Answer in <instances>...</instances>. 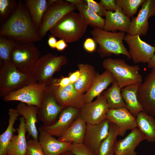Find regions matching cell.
<instances>
[{"mask_svg": "<svg viewBox=\"0 0 155 155\" xmlns=\"http://www.w3.org/2000/svg\"><path fill=\"white\" fill-rule=\"evenodd\" d=\"M0 35L21 43L34 42L41 39L28 9L20 1L1 26Z\"/></svg>", "mask_w": 155, "mask_h": 155, "instance_id": "6da1fadb", "label": "cell"}, {"mask_svg": "<svg viewBox=\"0 0 155 155\" xmlns=\"http://www.w3.org/2000/svg\"><path fill=\"white\" fill-rule=\"evenodd\" d=\"M88 26L79 13L73 11L64 16L49 31L60 39L71 43L78 41L84 35Z\"/></svg>", "mask_w": 155, "mask_h": 155, "instance_id": "7a4b0ae2", "label": "cell"}, {"mask_svg": "<svg viewBox=\"0 0 155 155\" xmlns=\"http://www.w3.org/2000/svg\"><path fill=\"white\" fill-rule=\"evenodd\" d=\"M102 65L106 70L112 74L121 89L130 85L141 84L143 81L138 65H129L123 59H106L103 61Z\"/></svg>", "mask_w": 155, "mask_h": 155, "instance_id": "3957f363", "label": "cell"}, {"mask_svg": "<svg viewBox=\"0 0 155 155\" xmlns=\"http://www.w3.org/2000/svg\"><path fill=\"white\" fill-rule=\"evenodd\" d=\"M91 34L96 43L99 45L98 51L104 56L123 55L129 59L131 57L129 52L124 46L123 40L125 32H108L104 29L94 27Z\"/></svg>", "mask_w": 155, "mask_h": 155, "instance_id": "277c9868", "label": "cell"}, {"mask_svg": "<svg viewBox=\"0 0 155 155\" xmlns=\"http://www.w3.org/2000/svg\"><path fill=\"white\" fill-rule=\"evenodd\" d=\"M36 82L31 75L19 71L9 61L1 63L0 96L3 97L9 92Z\"/></svg>", "mask_w": 155, "mask_h": 155, "instance_id": "5b68a950", "label": "cell"}, {"mask_svg": "<svg viewBox=\"0 0 155 155\" xmlns=\"http://www.w3.org/2000/svg\"><path fill=\"white\" fill-rule=\"evenodd\" d=\"M40 57V51L34 42H18L12 52L9 61L22 73L31 75Z\"/></svg>", "mask_w": 155, "mask_h": 155, "instance_id": "8992f818", "label": "cell"}, {"mask_svg": "<svg viewBox=\"0 0 155 155\" xmlns=\"http://www.w3.org/2000/svg\"><path fill=\"white\" fill-rule=\"evenodd\" d=\"M67 61V58L63 55H44L39 59L31 75L36 82L47 86L52 83L54 73L66 64Z\"/></svg>", "mask_w": 155, "mask_h": 155, "instance_id": "52a82bcc", "label": "cell"}, {"mask_svg": "<svg viewBox=\"0 0 155 155\" xmlns=\"http://www.w3.org/2000/svg\"><path fill=\"white\" fill-rule=\"evenodd\" d=\"M47 88V86L35 82L9 93L3 98L5 102L18 101L38 108L41 104Z\"/></svg>", "mask_w": 155, "mask_h": 155, "instance_id": "ba28073f", "label": "cell"}, {"mask_svg": "<svg viewBox=\"0 0 155 155\" xmlns=\"http://www.w3.org/2000/svg\"><path fill=\"white\" fill-rule=\"evenodd\" d=\"M76 9L75 5L67 1L55 0L48 7L38 29L40 37H44L47 32L64 16Z\"/></svg>", "mask_w": 155, "mask_h": 155, "instance_id": "9c48e42d", "label": "cell"}, {"mask_svg": "<svg viewBox=\"0 0 155 155\" xmlns=\"http://www.w3.org/2000/svg\"><path fill=\"white\" fill-rule=\"evenodd\" d=\"M140 36L127 34L124 40L128 45L131 59L134 63H148L154 55V47L143 41Z\"/></svg>", "mask_w": 155, "mask_h": 155, "instance_id": "30bf717a", "label": "cell"}, {"mask_svg": "<svg viewBox=\"0 0 155 155\" xmlns=\"http://www.w3.org/2000/svg\"><path fill=\"white\" fill-rule=\"evenodd\" d=\"M109 109L106 100L101 94L94 102L84 103L80 115L86 124L96 125L106 119Z\"/></svg>", "mask_w": 155, "mask_h": 155, "instance_id": "8fae6325", "label": "cell"}, {"mask_svg": "<svg viewBox=\"0 0 155 155\" xmlns=\"http://www.w3.org/2000/svg\"><path fill=\"white\" fill-rule=\"evenodd\" d=\"M64 108L57 103L51 86L48 85L41 104L38 108V119L44 125H51L55 122Z\"/></svg>", "mask_w": 155, "mask_h": 155, "instance_id": "7c38bea8", "label": "cell"}, {"mask_svg": "<svg viewBox=\"0 0 155 155\" xmlns=\"http://www.w3.org/2000/svg\"><path fill=\"white\" fill-rule=\"evenodd\" d=\"M141 6L137 16L132 18L127 34L140 36H145L147 34L148 20L155 15V0H144Z\"/></svg>", "mask_w": 155, "mask_h": 155, "instance_id": "4fadbf2b", "label": "cell"}, {"mask_svg": "<svg viewBox=\"0 0 155 155\" xmlns=\"http://www.w3.org/2000/svg\"><path fill=\"white\" fill-rule=\"evenodd\" d=\"M138 96L144 111L153 116H155V69H152L140 85Z\"/></svg>", "mask_w": 155, "mask_h": 155, "instance_id": "5bb4252c", "label": "cell"}, {"mask_svg": "<svg viewBox=\"0 0 155 155\" xmlns=\"http://www.w3.org/2000/svg\"><path fill=\"white\" fill-rule=\"evenodd\" d=\"M79 113L78 109L71 107L64 108L54 123L49 125H43L40 127L53 136L60 137L77 119Z\"/></svg>", "mask_w": 155, "mask_h": 155, "instance_id": "9a60e30c", "label": "cell"}, {"mask_svg": "<svg viewBox=\"0 0 155 155\" xmlns=\"http://www.w3.org/2000/svg\"><path fill=\"white\" fill-rule=\"evenodd\" d=\"M57 102L64 108L71 107L81 109L84 104V95L75 89L74 84L70 83L66 86L59 88L50 84Z\"/></svg>", "mask_w": 155, "mask_h": 155, "instance_id": "2e32d148", "label": "cell"}, {"mask_svg": "<svg viewBox=\"0 0 155 155\" xmlns=\"http://www.w3.org/2000/svg\"><path fill=\"white\" fill-rule=\"evenodd\" d=\"M110 123L109 121L106 119L98 124H87L83 144L96 155H98L101 143L108 134Z\"/></svg>", "mask_w": 155, "mask_h": 155, "instance_id": "e0dca14e", "label": "cell"}, {"mask_svg": "<svg viewBox=\"0 0 155 155\" xmlns=\"http://www.w3.org/2000/svg\"><path fill=\"white\" fill-rule=\"evenodd\" d=\"M106 119L119 127L120 130L119 136H123L127 130L137 127L135 117L125 107L109 109Z\"/></svg>", "mask_w": 155, "mask_h": 155, "instance_id": "ac0fdd59", "label": "cell"}, {"mask_svg": "<svg viewBox=\"0 0 155 155\" xmlns=\"http://www.w3.org/2000/svg\"><path fill=\"white\" fill-rule=\"evenodd\" d=\"M147 140L146 137L137 128L124 138L117 141L114 146L115 155H136V148L142 141Z\"/></svg>", "mask_w": 155, "mask_h": 155, "instance_id": "d6986e66", "label": "cell"}, {"mask_svg": "<svg viewBox=\"0 0 155 155\" xmlns=\"http://www.w3.org/2000/svg\"><path fill=\"white\" fill-rule=\"evenodd\" d=\"M38 141L45 155H60L70 150L71 142H65L57 139L40 127Z\"/></svg>", "mask_w": 155, "mask_h": 155, "instance_id": "ffe728a7", "label": "cell"}, {"mask_svg": "<svg viewBox=\"0 0 155 155\" xmlns=\"http://www.w3.org/2000/svg\"><path fill=\"white\" fill-rule=\"evenodd\" d=\"M105 17L104 30L112 32L119 30L125 33L128 31L131 20L125 15L120 7L117 6L114 12L107 11Z\"/></svg>", "mask_w": 155, "mask_h": 155, "instance_id": "44dd1931", "label": "cell"}, {"mask_svg": "<svg viewBox=\"0 0 155 155\" xmlns=\"http://www.w3.org/2000/svg\"><path fill=\"white\" fill-rule=\"evenodd\" d=\"M16 109L20 115L24 119L28 135L32 138L38 140V132L36 126L38 119V108L34 105L20 102L17 105Z\"/></svg>", "mask_w": 155, "mask_h": 155, "instance_id": "7402d4cb", "label": "cell"}, {"mask_svg": "<svg viewBox=\"0 0 155 155\" xmlns=\"http://www.w3.org/2000/svg\"><path fill=\"white\" fill-rule=\"evenodd\" d=\"M18 128L16 129L18 134L14 135L7 148L8 155H26L27 142L26 138V131L25 121L22 116L19 118Z\"/></svg>", "mask_w": 155, "mask_h": 155, "instance_id": "603a6c76", "label": "cell"}, {"mask_svg": "<svg viewBox=\"0 0 155 155\" xmlns=\"http://www.w3.org/2000/svg\"><path fill=\"white\" fill-rule=\"evenodd\" d=\"M115 81L113 75L108 71L97 75L91 87L84 95V103L92 102L94 98L100 95L110 84Z\"/></svg>", "mask_w": 155, "mask_h": 155, "instance_id": "cb8c5ba5", "label": "cell"}, {"mask_svg": "<svg viewBox=\"0 0 155 155\" xmlns=\"http://www.w3.org/2000/svg\"><path fill=\"white\" fill-rule=\"evenodd\" d=\"M87 124L80 115L65 133L58 139L63 142L74 143H83Z\"/></svg>", "mask_w": 155, "mask_h": 155, "instance_id": "d4e9b609", "label": "cell"}, {"mask_svg": "<svg viewBox=\"0 0 155 155\" xmlns=\"http://www.w3.org/2000/svg\"><path fill=\"white\" fill-rule=\"evenodd\" d=\"M141 84L130 85L121 89V95L126 107L135 117L139 113L144 111L138 96V88Z\"/></svg>", "mask_w": 155, "mask_h": 155, "instance_id": "484cf974", "label": "cell"}, {"mask_svg": "<svg viewBox=\"0 0 155 155\" xmlns=\"http://www.w3.org/2000/svg\"><path fill=\"white\" fill-rule=\"evenodd\" d=\"M55 0H26L25 5L37 30L42 22L44 14L49 5Z\"/></svg>", "mask_w": 155, "mask_h": 155, "instance_id": "4316f807", "label": "cell"}, {"mask_svg": "<svg viewBox=\"0 0 155 155\" xmlns=\"http://www.w3.org/2000/svg\"><path fill=\"white\" fill-rule=\"evenodd\" d=\"M78 67L80 75L74 85L78 92L83 94L89 90L97 75L93 67L91 65L80 63Z\"/></svg>", "mask_w": 155, "mask_h": 155, "instance_id": "83f0119b", "label": "cell"}, {"mask_svg": "<svg viewBox=\"0 0 155 155\" xmlns=\"http://www.w3.org/2000/svg\"><path fill=\"white\" fill-rule=\"evenodd\" d=\"M137 127L150 142H155V119L145 112L139 113L136 117Z\"/></svg>", "mask_w": 155, "mask_h": 155, "instance_id": "f1b7e54d", "label": "cell"}, {"mask_svg": "<svg viewBox=\"0 0 155 155\" xmlns=\"http://www.w3.org/2000/svg\"><path fill=\"white\" fill-rule=\"evenodd\" d=\"M8 125L4 132L0 135V155H8L7 148L14 133L16 131L13 125L18 117L20 115L16 109L10 108L9 110Z\"/></svg>", "mask_w": 155, "mask_h": 155, "instance_id": "f546056e", "label": "cell"}, {"mask_svg": "<svg viewBox=\"0 0 155 155\" xmlns=\"http://www.w3.org/2000/svg\"><path fill=\"white\" fill-rule=\"evenodd\" d=\"M120 132V129L117 125L110 123L108 134L99 146L98 155H114L115 145Z\"/></svg>", "mask_w": 155, "mask_h": 155, "instance_id": "4dcf8cb0", "label": "cell"}, {"mask_svg": "<svg viewBox=\"0 0 155 155\" xmlns=\"http://www.w3.org/2000/svg\"><path fill=\"white\" fill-rule=\"evenodd\" d=\"M75 6L76 9L88 25L93 28L97 27L103 29L105 24V19L90 9L86 3Z\"/></svg>", "mask_w": 155, "mask_h": 155, "instance_id": "1f68e13d", "label": "cell"}, {"mask_svg": "<svg viewBox=\"0 0 155 155\" xmlns=\"http://www.w3.org/2000/svg\"><path fill=\"white\" fill-rule=\"evenodd\" d=\"M103 94L106 98L109 109L126 107L121 93V88L115 81Z\"/></svg>", "mask_w": 155, "mask_h": 155, "instance_id": "d6a6232c", "label": "cell"}, {"mask_svg": "<svg viewBox=\"0 0 155 155\" xmlns=\"http://www.w3.org/2000/svg\"><path fill=\"white\" fill-rule=\"evenodd\" d=\"M18 42L6 37H0V58L1 63L10 61L11 53Z\"/></svg>", "mask_w": 155, "mask_h": 155, "instance_id": "836d02e7", "label": "cell"}, {"mask_svg": "<svg viewBox=\"0 0 155 155\" xmlns=\"http://www.w3.org/2000/svg\"><path fill=\"white\" fill-rule=\"evenodd\" d=\"M144 0H116L117 6L120 7L125 15L130 18L136 13Z\"/></svg>", "mask_w": 155, "mask_h": 155, "instance_id": "e575fe53", "label": "cell"}, {"mask_svg": "<svg viewBox=\"0 0 155 155\" xmlns=\"http://www.w3.org/2000/svg\"><path fill=\"white\" fill-rule=\"evenodd\" d=\"M17 5L16 1L14 0H0L1 20L6 19L11 15Z\"/></svg>", "mask_w": 155, "mask_h": 155, "instance_id": "d590c367", "label": "cell"}, {"mask_svg": "<svg viewBox=\"0 0 155 155\" xmlns=\"http://www.w3.org/2000/svg\"><path fill=\"white\" fill-rule=\"evenodd\" d=\"M27 142V147L26 155H45L38 140L32 138Z\"/></svg>", "mask_w": 155, "mask_h": 155, "instance_id": "8d00e7d4", "label": "cell"}, {"mask_svg": "<svg viewBox=\"0 0 155 155\" xmlns=\"http://www.w3.org/2000/svg\"><path fill=\"white\" fill-rule=\"evenodd\" d=\"M70 150L75 155H96L83 143H72Z\"/></svg>", "mask_w": 155, "mask_h": 155, "instance_id": "74e56055", "label": "cell"}, {"mask_svg": "<svg viewBox=\"0 0 155 155\" xmlns=\"http://www.w3.org/2000/svg\"><path fill=\"white\" fill-rule=\"evenodd\" d=\"M89 8L99 16H105L107 10L100 4L94 0H86Z\"/></svg>", "mask_w": 155, "mask_h": 155, "instance_id": "f35d334b", "label": "cell"}, {"mask_svg": "<svg viewBox=\"0 0 155 155\" xmlns=\"http://www.w3.org/2000/svg\"><path fill=\"white\" fill-rule=\"evenodd\" d=\"M99 3L107 11L114 12L117 7L116 0H100Z\"/></svg>", "mask_w": 155, "mask_h": 155, "instance_id": "ab89813d", "label": "cell"}, {"mask_svg": "<svg viewBox=\"0 0 155 155\" xmlns=\"http://www.w3.org/2000/svg\"><path fill=\"white\" fill-rule=\"evenodd\" d=\"M96 43L93 38H88L84 43L83 47L86 51L92 52L94 51L96 48Z\"/></svg>", "mask_w": 155, "mask_h": 155, "instance_id": "60d3db41", "label": "cell"}, {"mask_svg": "<svg viewBox=\"0 0 155 155\" xmlns=\"http://www.w3.org/2000/svg\"><path fill=\"white\" fill-rule=\"evenodd\" d=\"M51 83L56 87L61 88L66 86L71 83L69 77H67L63 78L57 83H54L52 81Z\"/></svg>", "mask_w": 155, "mask_h": 155, "instance_id": "b9f144b4", "label": "cell"}, {"mask_svg": "<svg viewBox=\"0 0 155 155\" xmlns=\"http://www.w3.org/2000/svg\"><path fill=\"white\" fill-rule=\"evenodd\" d=\"M68 45L66 42L63 39H60L57 41L56 49L59 51H62L67 47Z\"/></svg>", "mask_w": 155, "mask_h": 155, "instance_id": "7bdbcfd3", "label": "cell"}, {"mask_svg": "<svg viewBox=\"0 0 155 155\" xmlns=\"http://www.w3.org/2000/svg\"><path fill=\"white\" fill-rule=\"evenodd\" d=\"M57 41L55 37L51 35L49 36L47 42L49 46L51 49H56Z\"/></svg>", "mask_w": 155, "mask_h": 155, "instance_id": "ee69618b", "label": "cell"}, {"mask_svg": "<svg viewBox=\"0 0 155 155\" xmlns=\"http://www.w3.org/2000/svg\"><path fill=\"white\" fill-rule=\"evenodd\" d=\"M80 75L79 71H77L71 74L69 77L71 83L74 84L79 79Z\"/></svg>", "mask_w": 155, "mask_h": 155, "instance_id": "f6af8a7d", "label": "cell"}, {"mask_svg": "<svg viewBox=\"0 0 155 155\" xmlns=\"http://www.w3.org/2000/svg\"><path fill=\"white\" fill-rule=\"evenodd\" d=\"M154 47L155 51L154 55L150 61L148 63V67L152 69H155V40L154 41Z\"/></svg>", "mask_w": 155, "mask_h": 155, "instance_id": "bcb514c9", "label": "cell"}, {"mask_svg": "<svg viewBox=\"0 0 155 155\" xmlns=\"http://www.w3.org/2000/svg\"><path fill=\"white\" fill-rule=\"evenodd\" d=\"M66 1L74 5L86 3V0H66Z\"/></svg>", "mask_w": 155, "mask_h": 155, "instance_id": "7dc6e473", "label": "cell"}, {"mask_svg": "<svg viewBox=\"0 0 155 155\" xmlns=\"http://www.w3.org/2000/svg\"><path fill=\"white\" fill-rule=\"evenodd\" d=\"M60 155H75L72 153L70 150L66 151Z\"/></svg>", "mask_w": 155, "mask_h": 155, "instance_id": "c3c4849f", "label": "cell"}]
</instances>
